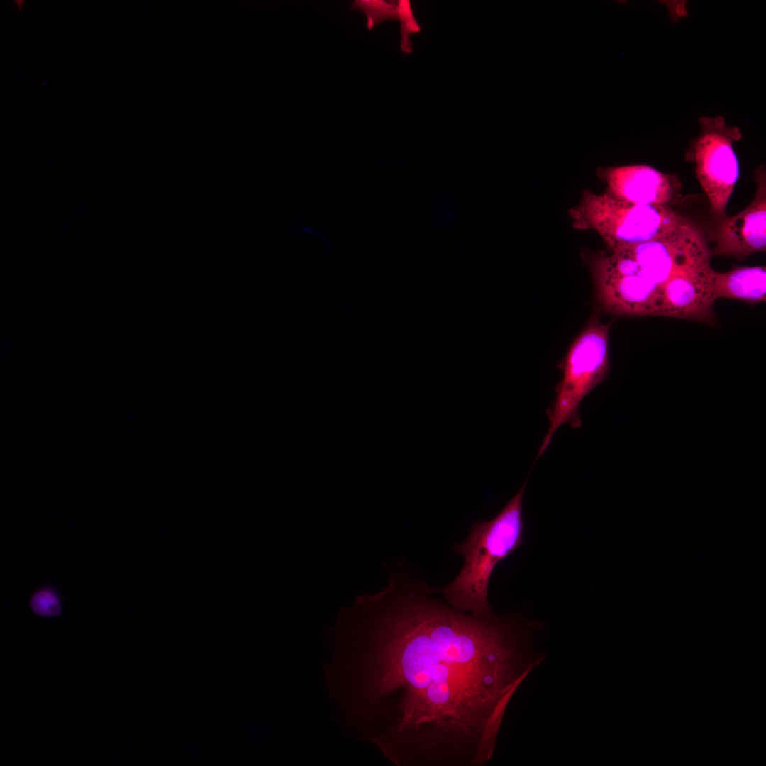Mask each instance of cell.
I'll return each instance as SVG.
<instances>
[{
  "label": "cell",
  "mask_w": 766,
  "mask_h": 766,
  "mask_svg": "<svg viewBox=\"0 0 766 766\" xmlns=\"http://www.w3.org/2000/svg\"><path fill=\"white\" fill-rule=\"evenodd\" d=\"M387 586L341 609L324 639L333 718L396 766H484L514 694L543 660L537 625L433 596L404 560Z\"/></svg>",
  "instance_id": "cell-1"
},
{
  "label": "cell",
  "mask_w": 766,
  "mask_h": 766,
  "mask_svg": "<svg viewBox=\"0 0 766 766\" xmlns=\"http://www.w3.org/2000/svg\"><path fill=\"white\" fill-rule=\"evenodd\" d=\"M526 484L494 518L474 521L466 540L452 547L463 556V567L451 583L434 589L454 607L482 617L494 614L487 598L489 583L496 565L523 543Z\"/></svg>",
  "instance_id": "cell-2"
},
{
  "label": "cell",
  "mask_w": 766,
  "mask_h": 766,
  "mask_svg": "<svg viewBox=\"0 0 766 766\" xmlns=\"http://www.w3.org/2000/svg\"><path fill=\"white\" fill-rule=\"evenodd\" d=\"M570 216L574 228L596 231L612 252L652 240L682 218L669 206L633 204L591 191L583 193Z\"/></svg>",
  "instance_id": "cell-3"
},
{
  "label": "cell",
  "mask_w": 766,
  "mask_h": 766,
  "mask_svg": "<svg viewBox=\"0 0 766 766\" xmlns=\"http://www.w3.org/2000/svg\"><path fill=\"white\" fill-rule=\"evenodd\" d=\"M610 326L611 323L593 318L571 345L562 367V379L556 387L555 399L547 410L550 426L536 459L546 450L560 426H581V401L604 380L609 371Z\"/></svg>",
  "instance_id": "cell-4"
},
{
  "label": "cell",
  "mask_w": 766,
  "mask_h": 766,
  "mask_svg": "<svg viewBox=\"0 0 766 766\" xmlns=\"http://www.w3.org/2000/svg\"><path fill=\"white\" fill-rule=\"evenodd\" d=\"M599 301L624 316H662V287L643 272L628 248L589 259Z\"/></svg>",
  "instance_id": "cell-5"
},
{
  "label": "cell",
  "mask_w": 766,
  "mask_h": 766,
  "mask_svg": "<svg viewBox=\"0 0 766 766\" xmlns=\"http://www.w3.org/2000/svg\"><path fill=\"white\" fill-rule=\"evenodd\" d=\"M701 131L693 146L692 156L701 186L715 215L726 216V209L739 177V162L733 143L740 131L728 126L720 116L701 117Z\"/></svg>",
  "instance_id": "cell-6"
},
{
  "label": "cell",
  "mask_w": 766,
  "mask_h": 766,
  "mask_svg": "<svg viewBox=\"0 0 766 766\" xmlns=\"http://www.w3.org/2000/svg\"><path fill=\"white\" fill-rule=\"evenodd\" d=\"M628 250L645 274L661 287L675 275L710 262L711 257L701 231L683 217L656 238Z\"/></svg>",
  "instance_id": "cell-7"
},
{
  "label": "cell",
  "mask_w": 766,
  "mask_h": 766,
  "mask_svg": "<svg viewBox=\"0 0 766 766\" xmlns=\"http://www.w3.org/2000/svg\"><path fill=\"white\" fill-rule=\"evenodd\" d=\"M757 190L753 200L738 214L723 218L715 235L711 255L742 260L766 248V183L762 169L755 173Z\"/></svg>",
  "instance_id": "cell-8"
},
{
  "label": "cell",
  "mask_w": 766,
  "mask_h": 766,
  "mask_svg": "<svg viewBox=\"0 0 766 766\" xmlns=\"http://www.w3.org/2000/svg\"><path fill=\"white\" fill-rule=\"evenodd\" d=\"M707 262L675 275L662 286V316L714 324L713 274Z\"/></svg>",
  "instance_id": "cell-9"
},
{
  "label": "cell",
  "mask_w": 766,
  "mask_h": 766,
  "mask_svg": "<svg viewBox=\"0 0 766 766\" xmlns=\"http://www.w3.org/2000/svg\"><path fill=\"white\" fill-rule=\"evenodd\" d=\"M606 194L633 204L669 206L679 197L678 178L644 165L603 168Z\"/></svg>",
  "instance_id": "cell-10"
},
{
  "label": "cell",
  "mask_w": 766,
  "mask_h": 766,
  "mask_svg": "<svg viewBox=\"0 0 766 766\" xmlns=\"http://www.w3.org/2000/svg\"><path fill=\"white\" fill-rule=\"evenodd\" d=\"M714 299H731L757 303L766 299L765 266L737 267L713 274Z\"/></svg>",
  "instance_id": "cell-11"
},
{
  "label": "cell",
  "mask_w": 766,
  "mask_h": 766,
  "mask_svg": "<svg viewBox=\"0 0 766 766\" xmlns=\"http://www.w3.org/2000/svg\"><path fill=\"white\" fill-rule=\"evenodd\" d=\"M396 2L384 1H356L353 6L361 9L367 16V28L371 30L377 23L389 19H398Z\"/></svg>",
  "instance_id": "cell-12"
},
{
  "label": "cell",
  "mask_w": 766,
  "mask_h": 766,
  "mask_svg": "<svg viewBox=\"0 0 766 766\" xmlns=\"http://www.w3.org/2000/svg\"><path fill=\"white\" fill-rule=\"evenodd\" d=\"M396 11L401 21V48L403 52L410 53L412 51L410 34L419 32L421 28L413 14L409 1H398Z\"/></svg>",
  "instance_id": "cell-13"
},
{
  "label": "cell",
  "mask_w": 766,
  "mask_h": 766,
  "mask_svg": "<svg viewBox=\"0 0 766 766\" xmlns=\"http://www.w3.org/2000/svg\"><path fill=\"white\" fill-rule=\"evenodd\" d=\"M33 611L40 616L54 617L60 614L62 605L57 594L50 589H42L31 598Z\"/></svg>",
  "instance_id": "cell-14"
}]
</instances>
